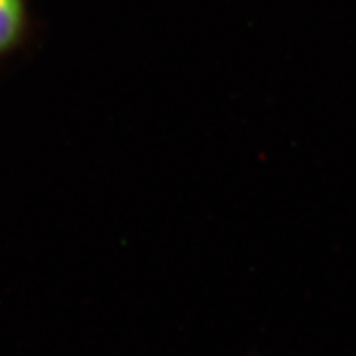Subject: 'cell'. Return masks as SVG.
<instances>
[{
	"instance_id": "cell-1",
	"label": "cell",
	"mask_w": 356,
	"mask_h": 356,
	"mask_svg": "<svg viewBox=\"0 0 356 356\" xmlns=\"http://www.w3.org/2000/svg\"><path fill=\"white\" fill-rule=\"evenodd\" d=\"M27 21V0H0V57L21 43Z\"/></svg>"
}]
</instances>
